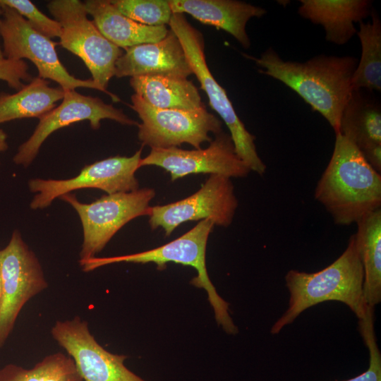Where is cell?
<instances>
[{"label":"cell","mask_w":381,"mask_h":381,"mask_svg":"<svg viewBox=\"0 0 381 381\" xmlns=\"http://www.w3.org/2000/svg\"><path fill=\"white\" fill-rule=\"evenodd\" d=\"M243 56L260 67L259 72L286 85L340 133V119L351 92L358 59L351 56L317 55L305 62L284 61L268 48L260 57Z\"/></svg>","instance_id":"cell-1"},{"label":"cell","mask_w":381,"mask_h":381,"mask_svg":"<svg viewBox=\"0 0 381 381\" xmlns=\"http://www.w3.org/2000/svg\"><path fill=\"white\" fill-rule=\"evenodd\" d=\"M329 162L318 180L315 199L334 224L349 226L381 208V174L341 133L336 134Z\"/></svg>","instance_id":"cell-2"},{"label":"cell","mask_w":381,"mask_h":381,"mask_svg":"<svg viewBox=\"0 0 381 381\" xmlns=\"http://www.w3.org/2000/svg\"><path fill=\"white\" fill-rule=\"evenodd\" d=\"M363 267L354 234L342 254L327 267L314 273L296 270L286 273L289 308L274 323L270 333L279 334L305 310L327 301L344 303L358 319L364 318L368 306L363 298Z\"/></svg>","instance_id":"cell-3"},{"label":"cell","mask_w":381,"mask_h":381,"mask_svg":"<svg viewBox=\"0 0 381 381\" xmlns=\"http://www.w3.org/2000/svg\"><path fill=\"white\" fill-rule=\"evenodd\" d=\"M214 226L211 220L203 219L186 234L159 247L129 255L94 257L79 260V262L84 272L117 262H153L157 265L158 270H164L168 262L191 266L197 271V277L191 280L190 284L206 291L218 325L222 326L226 333L235 334L238 333V328L229 313V303L217 294L206 267L207 243Z\"/></svg>","instance_id":"cell-4"},{"label":"cell","mask_w":381,"mask_h":381,"mask_svg":"<svg viewBox=\"0 0 381 381\" xmlns=\"http://www.w3.org/2000/svg\"><path fill=\"white\" fill-rule=\"evenodd\" d=\"M168 25L180 41L193 74L206 93L210 107L227 126L237 155L250 171L263 175L267 167L257 152L255 136L246 128L226 90L211 73L205 59L202 35L188 23L183 13H173Z\"/></svg>","instance_id":"cell-5"},{"label":"cell","mask_w":381,"mask_h":381,"mask_svg":"<svg viewBox=\"0 0 381 381\" xmlns=\"http://www.w3.org/2000/svg\"><path fill=\"white\" fill-rule=\"evenodd\" d=\"M50 13L61 28L59 44L78 56L104 90L114 76L115 64L123 51L108 40L87 18L84 2L79 0H52Z\"/></svg>","instance_id":"cell-6"},{"label":"cell","mask_w":381,"mask_h":381,"mask_svg":"<svg viewBox=\"0 0 381 381\" xmlns=\"http://www.w3.org/2000/svg\"><path fill=\"white\" fill-rule=\"evenodd\" d=\"M0 6L3 10L0 35L4 58L31 61L37 69L38 77L56 82L64 90L78 87L95 89L109 95L114 102L121 100L92 79H79L71 75L58 56L56 43L35 30L14 9L3 4Z\"/></svg>","instance_id":"cell-7"},{"label":"cell","mask_w":381,"mask_h":381,"mask_svg":"<svg viewBox=\"0 0 381 381\" xmlns=\"http://www.w3.org/2000/svg\"><path fill=\"white\" fill-rule=\"evenodd\" d=\"M155 195L153 189L145 188L107 194L91 203L80 202L71 193L61 196L75 210L81 221L83 241L80 260L95 257L126 224L148 215L149 203Z\"/></svg>","instance_id":"cell-8"},{"label":"cell","mask_w":381,"mask_h":381,"mask_svg":"<svg viewBox=\"0 0 381 381\" xmlns=\"http://www.w3.org/2000/svg\"><path fill=\"white\" fill-rule=\"evenodd\" d=\"M131 107L138 114V137L143 145L154 148L179 147L188 143L200 149L210 143V133L222 131L221 121L205 106L193 110L159 109L147 104L136 94L131 96Z\"/></svg>","instance_id":"cell-9"},{"label":"cell","mask_w":381,"mask_h":381,"mask_svg":"<svg viewBox=\"0 0 381 381\" xmlns=\"http://www.w3.org/2000/svg\"><path fill=\"white\" fill-rule=\"evenodd\" d=\"M2 294L0 302V349L12 332L24 305L47 288L41 265L15 230L8 245L0 250Z\"/></svg>","instance_id":"cell-10"},{"label":"cell","mask_w":381,"mask_h":381,"mask_svg":"<svg viewBox=\"0 0 381 381\" xmlns=\"http://www.w3.org/2000/svg\"><path fill=\"white\" fill-rule=\"evenodd\" d=\"M142 149L131 157L114 156L86 165L75 177L67 179H30L28 186L37 193L30 202L33 210L49 207L57 198L83 188H97L107 194L138 189L135 176L140 168Z\"/></svg>","instance_id":"cell-11"},{"label":"cell","mask_w":381,"mask_h":381,"mask_svg":"<svg viewBox=\"0 0 381 381\" xmlns=\"http://www.w3.org/2000/svg\"><path fill=\"white\" fill-rule=\"evenodd\" d=\"M230 178L211 174L193 195L164 205L150 207L149 224L152 229L162 227L166 236L188 221L210 219L214 225L226 227L238 207Z\"/></svg>","instance_id":"cell-12"},{"label":"cell","mask_w":381,"mask_h":381,"mask_svg":"<svg viewBox=\"0 0 381 381\" xmlns=\"http://www.w3.org/2000/svg\"><path fill=\"white\" fill-rule=\"evenodd\" d=\"M104 119L123 125H138L121 109L106 104L100 98L85 96L75 90H66L61 103L39 119L32 135L19 146L13 157V162L24 167L29 166L44 140L59 129L87 120L91 128L97 130Z\"/></svg>","instance_id":"cell-13"},{"label":"cell","mask_w":381,"mask_h":381,"mask_svg":"<svg viewBox=\"0 0 381 381\" xmlns=\"http://www.w3.org/2000/svg\"><path fill=\"white\" fill-rule=\"evenodd\" d=\"M155 165L170 173L171 181L193 174H210L244 178L250 170L237 155L229 133L222 131L205 149L183 150L177 147L151 149L141 159L140 167Z\"/></svg>","instance_id":"cell-14"},{"label":"cell","mask_w":381,"mask_h":381,"mask_svg":"<svg viewBox=\"0 0 381 381\" xmlns=\"http://www.w3.org/2000/svg\"><path fill=\"white\" fill-rule=\"evenodd\" d=\"M51 332L73 360L83 381H146L124 365L126 356L104 349L80 317L57 321Z\"/></svg>","instance_id":"cell-15"},{"label":"cell","mask_w":381,"mask_h":381,"mask_svg":"<svg viewBox=\"0 0 381 381\" xmlns=\"http://www.w3.org/2000/svg\"><path fill=\"white\" fill-rule=\"evenodd\" d=\"M115 64L114 76H165L184 78L192 69L176 35L171 30L162 40L125 49Z\"/></svg>","instance_id":"cell-16"},{"label":"cell","mask_w":381,"mask_h":381,"mask_svg":"<svg viewBox=\"0 0 381 381\" xmlns=\"http://www.w3.org/2000/svg\"><path fill=\"white\" fill-rule=\"evenodd\" d=\"M173 13H188L200 23L222 29L245 48L250 47L246 27L252 18H260L267 11L236 0H168Z\"/></svg>","instance_id":"cell-17"},{"label":"cell","mask_w":381,"mask_h":381,"mask_svg":"<svg viewBox=\"0 0 381 381\" xmlns=\"http://www.w3.org/2000/svg\"><path fill=\"white\" fill-rule=\"evenodd\" d=\"M298 14L323 27L325 39L337 45L347 43L356 34L355 23L370 16L369 0H300Z\"/></svg>","instance_id":"cell-18"},{"label":"cell","mask_w":381,"mask_h":381,"mask_svg":"<svg viewBox=\"0 0 381 381\" xmlns=\"http://www.w3.org/2000/svg\"><path fill=\"white\" fill-rule=\"evenodd\" d=\"M84 4L100 32L119 48L157 42L169 32L166 25L148 26L130 19L109 0H87Z\"/></svg>","instance_id":"cell-19"},{"label":"cell","mask_w":381,"mask_h":381,"mask_svg":"<svg viewBox=\"0 0 381 381\" xmlns=\"http://www.w3.org/2000/svg\"><path fill=\"white\" fill-rule=\"evenodd\" d=\"M340 133L363 157L381 148V107L370 92H351L341 116Z\"/></svg>","instance_id":"cell-20"},{"label":"cell","mask_w":381,"mask_h":381,"mask_svg":"<svg viewBox=\"0 0 381 381\" xmlns=\"http://www.w3.org/2000/svg\"><path fill=\"white\" fill-rule=\"evenodd\" d=\"M135 94L159 109L193 110L204 107L198 88L184 78L136 76L130 78Z\"/></svg>","instance_id":"cell-21"},{"label":"cell","mask_w":381,"mask_h":381,"mask_svg":"<svg viewBox=\"0 0 381 381\" xmlns=\"http://www.w3.org/2000/svg\"><path fill=\"white\" fill-rule=\"evenodd\" d=\"M64 90L49 86V81L38 76L20 90L0 92V123L24 118L40 119L56 107Z\"/></svg>","instance_id":"cell-22"},{"label":"cell","mask_w":381,"mask_h":381,"mask_svg":"<svg viewBox=\"0 0 381 381\" xmlns=\"http://www.w3.org/2000/svg\"><path fill=\"white\" fill-rule=\"evenodd\" d=\"M355 234L364 271L363 298L374 308L381 301V208L364 217Z\"/></svg>","instance_id":"cell-23"},{"label":"cell","mask_w":381,"mask_h":381,"mask_svg":"<svg viewBox=\"0 0 381 381\" xmlns=\"http://www.w3.org/2000/svg\"><path fill=\"white\" fill-rule=\"evenodd\" d=\"M370 16V22L358 23L356 34L361 45V56L352 76V91L381 90V21L373 8Z\"/></svg>","instance_id":"cell-24"},{"label":"cell","mask_w":381,"mask_h":381,"mask_svg":"<svg viewBox=\"0 0 381 381\" xmlns=\"http://www.w3.org/2000/svg\"><path fill=\"white\" fill-rule=\"evenodd\" d=\"M0 381H83L73 360L63 353L45 356L31 369L8 364L0 370Z\"/></svg>","instance_id":"cell-25"},{"label":"cell","mask_w":381,"mask_h":381,"mask_svg":"<svg viewBox=\"0 0 381 381\" xmlns=\"http://www.w3.org/2000/svg\"><path fill=\"white\" fill-rule=\"evenodd\" d=\"M111 2L125 16L148 26L169 24L173 14L167 0H114Z\"/></svg>","instance_id":"cell-26"},{"label":"cell","mask_w":381,"mask_h":381,"mask_svg":"<svg viewBox=\"0 0 381 381\" xmlns=\"http://www.w3.org/2000/svg\"><path fill=\"white\" fill-rule=\"evenodd\" d=\"M374 308L368 307L364 318L358 319L360 334L369 351V366L363 373L344 381H381V353L374 331Z\"/></svg>","instance_id":"cell-27"},{"label":"cell","mask_w":381,"mask_h":381,"mask_svg":"<svg viewBox=\"0 0 381 381\" xmlns=\"http://www.w3.org/2000/svg\"><path fill=\"white\" fill-rule=\"evenodd\" d=\"M0 4L8 6L21 15L37 32L51 39L60 37L61 28L55 19L42 13L29 0H0Z\"/></svg>","instance_id":"cell-28"},{"label":"cell","mask_w":381,"mask_h":381,"mask_svg":"<svg viewBox=\"0 0 381 381\" xmlns=\"http://www.w3.org/2000/svg\"><path fill=\"white\" fill-rule=\"evenodd\" d=\"M32 79L24 60L0 59V80L5 81L9 87L18 91L25 85L23 81L30 82Z\"/></svg>","instance_id":"cell-29"},{"label":"cell","mask_w":381,"mask_h":381,"mask_svg":"<svg viewBox=\"0 0 381 381\" xmlns=\"http://www.w3.org/2000/svg\"><path fill=\"white\" fill-rule=\"evenodd\" d=\"M6 134L0 128V153L6 151L8 149V143L6 142Z\"/></svg>","instance_id":"cell-30"},{"label":"cell","mask_w":381,"mask_h":381,"mask_svg":"<svg viewBox=\"0 0 381 381\" xmlns=\"http://www.w3.org/2000/svg\"><path fill=\"white\" fill-rule=\"evenodd\" d=\"M2 13H3V10H2L1 6H0V18H1V15H2ZM3 58H4V54H3V51H2V49H1V47L0 46V59H3Z\"/></svg>","instance_id":"cell-31"},{"label":"cell","mask_w":381,"mask_h":381,"mask_svg":"<svg viewBox=\"0 0 381 381\" xmlns=\"http://www.w3.org/2000/svg\"><path fill=\"white\" fill-rule=\"evenodd\" d=\"M1 294H2V284H1V279L0 276V302H1Z\"/></svg>","instance_id":"cell-32"}]
</instances>
